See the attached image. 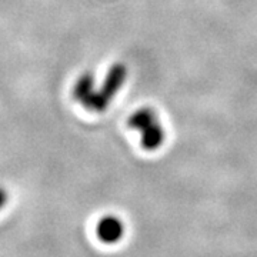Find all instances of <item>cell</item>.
Listing matches in <instances>:
<instances>
[{
  "label": "cell",
  "mask_w": 257,
  "mask_h": 257,
  "mask_svg": "<svg viewBox=\"0 0 257 257\" xmlns=\"http://www.w3.org/2000/svg\"><path fill=\"white\" fill-rule=\"evenodd\" d=\"M156 121H159L156 117V113L152 110L150 107H142L138 111H135L130 119H128V127L139 130L140 133L143 130H146L147 127H150L152 124H155Z\"/></svg>",
  "instance_id": "4"
},
{
  "label": "cell",
  "mask_w": 257,
  "mask_h": 257,
  "mask_svg": "<svg viewBox=\"0 0 257 257\" xmlns=\"http://www.w3.org/2000/svg\"><path fill=\"white\" fill-rule=\"evenodd\" d=\"M123 236V224L117 217H103L97 224V237L104 243H116Z\"/></svg>",
  "instance_id": "2"
},
{
  "label": "cell",
  "mask_w": 257,
  "mask_h": 257,
  "mask_svg": "<svg viewBox=\"0 0 257 257\" xmlns=\"http://www.w3.org/2000/svg\"><path fill=\"white\" fill-rule=\"evenodd\" d=\"M93 76L90 73H83L79 80L76 82L73 89L74 99L79 100L82 104H84L86 101L89 100V97L92 96L94 90H93Z\"/></svg>",
  "instance_id": "5"
},
{
  "label": "cell",
  "mask_w": 257,
  "mask_h": 257,
  "mask_svg": "<svg viewBox=\"0 0 257 257\" xmlns=\"http://www.w3.org/2000/svg\"><path fill=\"white\" fill-rule=\"evenodd\" d=\"M163 140H165V128L159 121L142 132V146L146 150H156L163 145Z\"/></svg>",
  "instance_id": "3"
},
{
  "label": "cell",
  "mask_w": 257,
  "mask_h": 257,
  "mask_svg": "<svg viewBox=\"0 0 257 257\" xmlns=\"http://www.w3.org/2000/svg\"><path fill=\"white\" fill-rule=\"evenodd\" d=\"M127 77V69L123 63H116L111 66L109 73L104 79V83L101 86L99 92H94L89 97V100L86 101L83 106L87 110L92 111H104L106 107L109 106L111 99L116 96V93L119 92L121 84L124 83Z\"/></svg>",
  "instance_id": "1"
},
{
  "label": "cell",
  "mask_w": 257,
  "mask_h": 257,
  "mask_svg": "<svg viewBox=\"0 0 257 257\" xmlns=\"http://www.w3.org/2000/svg\"><path fill=\"white\" fill-rule=\"evenodd\" d=\"M6 202H8V193L0 187V209L6 204Z\"/></svg>",
  "instance_id": "6"
}]
</instances>
